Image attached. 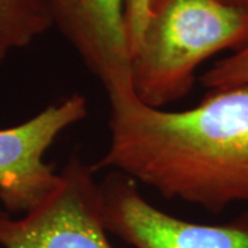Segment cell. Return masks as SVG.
<instances>
[{"instance_id":"obj_1","label":"cell","mask_w":248,"mask_h":248,"mask_svg":"<svg viewBox=\"0 0 248 248\" xmlns=\"http://www.w3.org/2000/svg\"><path fill=\"white\" fill-rule=\"evenodd\" d=\"M108 99L110 140L94 169L210 213L248 203V84L210 90L184 110L148 107L134 93Z\"/></svg>"},{"instance_id":"obj_2","label":"cell","mask_w":248,"mask_h":248,"mask_svg":"<svg viewBox=\"0 0 248 248\" xmlns=\"http://www.w3.org/2000/svg\"><path fill=\"white\" fill-rule=\"evenodd\" d=\"M248 45V6L231 0H153L131 55L133 93L163 109L186 97L197 68Z\"/></svg>"},{"instance_id":"obj_3","label":"cell","mask_w":248,"mask_h":248,"mask_svg":"<svg viewBox=\"0 0 248 248\" xmlns=\"http://www.w3.org/2000/svg\"><path fill=\"white\" fill-rule=\"evenodd\" d=\"M94 166L73 156L43 202L13 218L0 213L3 248H113Z\"/></svg>"},{"instance_id":"obj_4","label":"cell","mask_w":248,"mask_h":248,"mask_svg":"<svg viewBox=\"0 0 248 248\" xmlns=\"http://www.w3.org/2000/svg\"><path fill=\"white\" fill-rule=\"evenodd\" d=\"M99 186L108 232L131 247L248 248V211L225 223H196L149 203L122 172L110 171Z\"/></svg>"},{"instance_id":"obj_5","label":"cell","mask_w":248,"mask_h":248,"mask_svg":"<svg viewBox=\"0 0 248 248\" xmlns=\"http://www.w3.org/2000/svg\"><path fill=\"white\" fill-rule=\"evenodd\" d=\"M89 115V101L73 93L24 123L0 128V202L25 214L43 202L60 181L45 155L65 130Z\"/></svg>"},{"instance_id":"obj_6","label":"cell","mask_w":248,"mask_h":248,"mask_svg":"<svg viewBox=\"0 0 248 248\" xmlns=\"http://www.w3.org/2000/svg\"><path fill=\"white\" fill-rule=\"evenodd\" d=\"M53 27L78 51L108 95L133 93L125 0H47Z\"/></svg>"},{"instance_id":"obj_7","label":"cell","mask_w":248,"mask_h":248,"mask_svg":"<svg viewBox=\"0 0 248 248\" xmlns=\"http://www.w3.org/2000/svg\"><path fill=\"white\" fill-rule=\"evenodd\" d=\"M53 27L47 0H0V60Z\"/></svg>"},{"instance_id":"obj_8","label":"cell","mask_w":248,"mask_h":248,"mask_svg":"<svg viewBox=\"0 0 248 248\" xmlns=\"http://www.w3.org/2000/svg\"><path fill=\"white\" fill-rule=\"evenodd\" d=\"M200 80L208 91L248 84V45L218 60Z\"/></svg>"},{"instance_id":"obj_9","label":"cell","mask_w":248,"mask_h":248,"mask_svg":"<svg viewBox=\"0 0 248 248\" xmlns=\"http://www.w3.org/2000/svg\"><path fill=\"white\" fill-rule=\"evenodd\" d=\"M152 3L153 0H125V16H127V29H128V37L131 46V55L148 22Z\"/></svg>"},{"instance_id":"obj_10","label":"cell","mask_w":248,"mask_h":248,"mask_svg":"<svg viewBox=\"0 0 248 248\" xmlns=\"http://www.w3.org/2000/svg\"><path fill=\"white\" fill-rule=\"evenodd\" d=\"M231 1H234V3H239V4H246V6H248V0H231Z\"/></svg>"}]
</instances>
